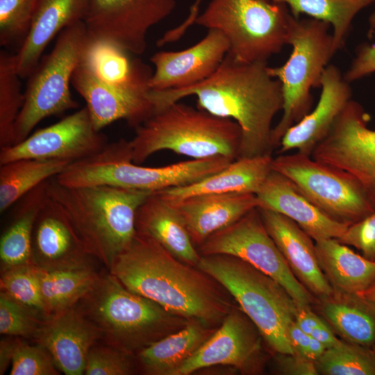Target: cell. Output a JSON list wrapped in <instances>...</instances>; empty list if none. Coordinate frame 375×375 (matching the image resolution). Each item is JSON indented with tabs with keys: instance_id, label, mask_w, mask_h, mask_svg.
<instances>
[{
	"instance_id": "33",
	"label": "cell",
	"mask_w": 375,
	"mask_h": 375,
	"mask_svg": "<svg viewBox=\"0 0 375 375\" xmlns=\"http://www.w3.org/2000/svg\"><path fill=\"white\" fill-rule=\"evenodd\" d=\"M71 162L22 158L0 165V212H4L41 183L56 177Z\"/></svg>"
},
{
	"instance_id": "16",
	"label": "cell",
	"mask_w": 375,
	"mask_h": 375,
	"mask_svg": "<svg viewBox=\"0 0 375 375\" xmlns=\"http://www.w3.org/2000/svg\"><path fill=\"white\" fill-rule=\"evenodd\" d=\"M262 340L256 326L237 304L174 375H190L213 366L229 367L245 374L259 372Z\"/></svg>"
},
{
	"instance_id": "43",
	"label": "cell",
	"mask_w": 375,
	"mask_h": 375,
	"mask_svg": "<svg viewBox=\"0 0 375 375\" xmlns=\"http://www.w3.org/2000/svg\"><path fill=\"white\" fill-rule=\"evenodd\" d=\"M337 240L360 250L365 258L375 260V212L349 225Z\"/></svg>"
},
{
	"instance_id": "10",
	"label": "cell",
	"mask_w": 375,
	"mask_h": 375,
	"mask_svg": "<svg viewBox=\"0 0 375 375\" xmlns=\"http://www.w3.org/2000/svg\"><path fill=\"white\" fill-rule=\"evenodd\" d=\"M88 38L84 21L62 31L53 49L28 76L24 102L16 121L13 144L26 139L44 119L77 108L69 85Z\"/></svg>"
},
{
	"instance_id": "9",
	"label": "cell",
	"mask_w": 375,
	"mask_h": 375,
	"mask_svg": "<svg viewBox=\"0 0 375 375\" xmlns=\"http://www.w3.org/2000/svg\"><path fill=\"white\" fill-rule=\"evenodd\" d=\"M292 17L285 4L270 0H210L194 23L221 31L237 60L267 62L287 44Z\"/></svg>"
},
{
	"instance_id": "1",
	"label": "cell",
	"mask_w": 375,
	"mask_h": 375,
	"mask_svg": "<svg viewBox=\"0 0 375 375\" xmlns=\"http://www.w3.org/2000/svg\"><path fill=\"white\" fill-rule=\"evenodd\" d=\"M267 67V62L240 61L228 52L215 73L201 83L181 89L151 90L154 112L194 95L197 108L240 126L238 158L272 156V124L283 109V99L281 83L269 74Z\"/></svg>"
},
{
	"instance_id": "36",
	"label": "cell",
	"mask_w": 375,
	"mask_h": 375,
	"mask_svg": "<svg viewBox=\"0 0 375 375\" xmlns=\"http://www.w3.org/2000/svg\"><path fill=\"white\" fill-rule=\"evenodd\" d=\"M14 54L0 52V149L13 144L16 121L24 102Z\"/></svg>"
},
{
	"instance_id": "47",
	"label": "cell",
	"mask_w": 375,
	"mask_h": 375,
	"mask_svg": "<svg viewBox=\"0 0 375 375\" xmlns=\"http://www.w3.org/2000/svg\"><path fill=\"white\" fill-rule=\"evenodd\" d=\"M322 321V319L310 310V306H297L294 322L306 333L310 335Z\"/></svg>"
},
{
	"instance_id": "2",
	"label": "cell",
	"mask_w": 375,
	"mask_h": 375,
	"mask_svg": "<svg viewBox=\"0 0 375 375\" xmlns=\"http://www.w3.org/2000/svg\"><path fill=\"white\" fill-rule=\"evenodd\" d=\"M130 291L189 320L218 327L237 305L227 290L197 266L181 261L136 232L108 270Z\"/></svg>"
},
{
	"instance_id": "19",
	"label": "cell",
	"mask_w": 375,
	"mask_h": 375,
	"mask_svg": "<svg viewBox=\"0 0 375 375\" xmlns=\"http://www.w3.org/2000/svg\"><path fill=\"white\" fill-rule=\"evenodd\" d=\"M72 85L86 103L92 122L98 131L119 119L136 128L154 112L149 91L122 90L99 81L80 62L74 72Z\"/></svg>"
},
{
	"instance_id": "37",
	"label": "cell",
	"mask_w": 375,
	"mask_h": 375,
	"mask_svg": "<svg viewBox=\"0 0 375 375\" xmlns=\"http://www.w3.org/2000/svg\"><path fill=\"white\" fill-rule=\"evenodd\" d=\"M315 365L318 374L324 375H375V353L370 347L341 340L326 349Z\"/></svg>"
},
{
	"instance_id": "52",
	"label": "cell",
	"mask_w": 375,
	"mask_h": 375,
	"mask_svg": "<svg viewBox=\"0 0 375 375\" xmlns=\"http://www.w3.org/2000/svg\"><path fill=\"white\" fill-rule=\"evenodd\" d=\"M201 0H195L194 4L190 8V12L194 14H199V5L201 3Z\"/></svg>"
},
{
	"instance_id": "41",
	"label": "cell",
	"mask_w": 375,
	"mask_h": 375,
	"mask_svg": "<svg viewBox=\"0 0 375 375\" xmlns=\"http://www.w3.org/2000/svg\"><path fill=\"white\" fill-rule=\"evenodd\" d=\"M135 355L99 342L90 350L85 375H132L138 374Z\"/></svg>"
},
{
	"instance_id": "30",
	"label": "cell",
	"mask_w": 375,
	"mask_h": 375,
	"mask_svg": "<svg viewBox=\"0 0 375 375\" xmlns=\"http://www.w3.org/2000/svg\"><path fill=\"white\" fill-rule=\"evenodd\" d=\"M315 249L319 266L334 290L358 294L375 285V260L335 238L315 242Z\"/></svg>"
},
{
	"instance_id": "48",
	"label": "cell",
	"mask_w": 375,
	"mask_h": 375,
	"mask_svg": "<svg viewBox=\"0 0 375 375\" xmlns=\"http://www.w3.org/2000/svg\"><path fill=\"white\" fill-rule=\"evenodd\" d=\"M0 342V374H4L11 365L13 354L19 338L6 336Z\"/></svg>"
},
{
	"instance_id": "6",
	"label": "cell",
	"mask_w": 375,
	"mask_h": 375,
	"mask_svg": "<svg viewBox=\"0 0 375 375\" xmlns=\"http://www.w3.org/2000/svg\"><path fill=\"white\" fill-rule=\"evenodd\" d=\"M233 160L215 156L162 167H144L133 162L129 140L120 139L108 143L90 157L71 162L56 179L69 187L103 185L155 193L197 182Z\"/></svg>"
},
{
	"instance_id": "11",
	"label": "cell",
	"mask_w": 375,
	"mask_h": 375,
	"mask_svg": "<svg viewBox=\"0 0 375 375\" xmlns=\"http://www.w3.org/2000/svg\"><path fill=\"white\" fill-rule=\"evenodd\" d=\"M272 169L292 181L316 206L351 225L375 212L358 182L349 174L296 152L273 158Z\"/></svg>"
},
{
	"instance_id": "28",
	"label": "cell",
	"mask_w": 375,
	"mask_h": 375,
	"mask_svg": "<svg viewBox=\"0 0 375 375\" xmlns=\"http://www.w3.org/2000/svg\"><path fill=\"white\" fill-rule=\"evenodd\" d=\"M272 159L270 155L239 158L197 182L155 193L169 201L206 194H256L272 170Z\"/></svg>"
},
{
	"instance_id": "34",
	"label": "cell",
	"mask_w": 375,
	"mask_h": 375,
	"mask_svg": "<svg viewBox=\"0 0 375 375\" xmlns=\"http://www.w3.org/2000/svg\"><path fill=\"white\" fill-rule=\"evenodd\" d=\"M38 269L41 297L47 318L74 306L91 289L100 274L94 267Z\"/></svg>"
},
{
	"instance_id": "24",
	"label": "cell",
	"mask_w": 375,
	"mask_h": 375,
	"mask_svg": "<svg viewBox=\"0 0 375 375\" xmlns=\"http://www.w3.org/2000/svg\"><path fill=\"white\" fill-rule=\"evenodd\" d=\"M183 217L198 248L210 235L235 222L258 207L256 194H206L169 201Z\"/></svg>"
},
{
	"instance_id": "53",
	"label": "cell",
	"mask_w": 375,
	"mask_h": 375,
	"mask_svg": "<svg viewBox=\"0 0 375 375\" xmlns=\"http://www.w3.org/2000/svg\"><path fill=\"white\" fill-rule=\"evenodd\" d=\"M372 350L374 351L375 353V344H374V346L372 347Z\"/></svg>"
},
{
	"instance_id": "5",
	"label": "cell",
	"mask_w": 375,
	"mask_h": 375,
	"mask_svg": "<svg viewBox=\"0 0 375 375\" xmlns=\"http://www.w3.org/2000/svg\"><path fill=\"white\" fill-rule=\"evenodd\" d=\"M135 129L129 142L136 164L165 150L192 159L238 158L242 135L237 122L179 101L155 111Z\"/></svg>"
},
{
	"instance_id": "31",
	"label": "cell",
	"mask_w": 375,
	"mask_h": 375,
	"mask_svg": "<svg viewBox=\"0 0 375 375\" xmlns=\"http://www.w3.org/2000/svg\"><path fill=\"white\" fill-rule=\"evenodd\" d=\"M49 180L33 189L15 203L12 219L1 236V272L33 264V231L38 215L48 197Z\"/></svg>"
},
{
	"instance_id": "18",
	"label": "cell",
	"mask_w": 375,
	"mask_h": 375,
	"mask_svg": "<svg viewBox=\"0 0 375 375\" xmlns=\"http://www.w3.org/2000/svg\"><path fill=\"white\" fill-rule=\"evenodd\" d=\"M229 49L228 40L221 31L208 29L206 37L190 48L157 52L150 58L155 72L149 88L181 89L201 83L215 73Z\"/></svg>"
},
{
	"instance_id": "15",
	"label": "cell",
	"mask_w": 375,
	"mask_h": 375,
	"mask_svg": "<svg viewBox=\"0 0 375 375\" xmlns=\"http://www.w3.org/2000/svg\"><path fill=\"white\" fill-rule=\"evenodd\" d=\"M108 143L106 136L95 128L85 106L19 143L1 148L0 165L22 158L73 162L98 153Z\"/></svg>"
},
{
	"instance_id": "50",
	"label": "cell",
	"mask_w": 375,
	"mask_h": 375,
	"mask_svg": "<svg viewBox=\"0 0 375 375\" xmlns=\"http://www.w3.org/2000/svg\"><path fill=\"white\" fill-rule=\"evenodd\" d=\"M326 349V348L322 343L312 337L310 338L308 347L309 358L310 360L316 362L324 353Z\"/></svg>"
},
{
	"instance_id": "38",
	"label": "cell",
	"mask_w": 375,
	"mask_h": 375,
	"mask_svg": "<svg viewBox=\"0 0 375 375\" xmlns=\"http://www.w3.org/2000/svg\"><path fill=\"white\" fill-rule=\"evenodd\" d=\"M1 291L41 317L48 319L41 297L38 267L22 265L1 272Z\"/></svg>"
},
{
	"instance_id": "12",
	"label": "cell",
	"mask_w": 375,
	"mask_h": 375,
	"mask_svg": "<svg viewBox=\"0 0 375 375\" xmlns=\"http://www.w3.org/2000/svg\"><path fill=\"white\" fill-rule=\"evenodd\" d=\"M201 256L238 257L281 284L297 306H310L314 297L295 277L268 233L258 208L210 235L198 248Z\"/></svg>"
},
{
	"instance_id": "32",
	"label": "cell",
	"mask_w": 375,
	"mask_h": 375,
	"mask_svg": "<svg viewBox=\"0 0 375 375\" xmlns=\"http://www.w3.org/2000/svg\"><path fill=\"white\" fill-rule=\"evenodd\" d=\"M321 310L346 341L372 348L375 344V306L357 294L334 290L319 299Z\"/></svg>"
},
{
	"instance_id": "14",
	"label": "cell",
	"mask_w": 375,
	"mask_h": 375,
	"mask_svg": "<svg viewBox=\"0 0 375 375\" xmlns=\"http://www.w3.org/2000/svg\"><path fill=\"white\" fill-rule=\"evenodd\" d=\"M175 6L176 0H89L84 23L89 36L140 55L146 49L149 29Z\"/></svg>"
},
{
	"instance_id": "26",
	"label": "cell",
	"mask_w": 375,
	"mask_h": 375,
	"mask_svg": "<svg viewBox=\"0 0 375 375\" xmlns=\"http://www.w3.org/2000/svg\"><path fill=\"white\" fill-rule=\"evenodd\" d=\"M128 51L104 39L89 36L80 62L105 84L122 90L148 92L153 75L150 67L132 58Z\"/></svg>"
},
{
	"instance_id": "23",
	"label": "cell",
	"mask_w": 375,
	"mask_h": 375,
	"mask_svg": "<svg viewBox=\"0 0 375 375\" xmlns=\"http://www.w3.org/2000/svg\"><path fill=\"white\" fill-rule=\"evenodd\" d=\"M258 207L296 222L315 242L340 238L349 225L332 218L312 203L289 178L272 170L256 194Z\"/></svg>"
},
{
	"instance_id": "4",
	"label": "cell",
	"mask_w": 375,
	"mask_h": 375,
	"mask_svg": "<svg viewBox=\"0 0 375 375\" xmlns=\"http://www.w3.org/2000/svg\"><path fill=\"white\" fill-rule=\"evenodd\" d=\"M74 306L99 331L100 342L134 355L190 321L130 291L109 271Z\"/></svg>"
},
{
	"instance_id": "3",
	"label": "cell",
	"mask_w": 375,
	"mask_h": 375,
	"mask_svg": "<svg viewBox=\"0 0 375 375\" xmlns=\"http://www.w3.org/2000/svg\"><path fill=\"white\" fill-rule=\"evenodd\" d=\"M47 190L89 253L108 271L133 241L138 209L151 194L112 185L69 187L55 177L49 181Z\"/></svg>"
},
{
	"instance_id": "40",
	"label": "cell",
	"mask_w": 375,
	"mask_h": 375,
	"mask_svg": "<svg viewBox=\"0 0 375 375\" xmlns=\"http://www.w3.org/2000/svg\"><path fill=\"white\" fill-rule=\"evenodd\" d=\"M45 320L1 291V335L35 340Z\"/></svg>"
},
{
	"instance_id": "20",
	"label": "cell",
	"mask_w": 375,
	"mask_h": 375,
	"mask_svg": "<svg viewBox=\"0 0 375 375\" xmlns=\"http://www.w3.org/2000/svg\"><path fill=\"white\" fill-rule=\"evenodd\" d=\"M321 93L316 107L283 136L278 153L297 149L310 156L315 147L331 131L336 119L351 99V89L338 67L328 65L321 80Z\"/></svg>"
},
{
	"instance_id": "27",
	"label": "cell",
	"mask_w": 375,
	"mask_h": 375,
	"mask_svg": "<svg viewBox=\"0 0 375 375\" xmlns=\"http://www.w3.org/2000/svg\"><path fill=\"white\" fill-rule=\"evenodd\" d=\"M135 228L177 259L197 267L201 255L183 217L174 205L158 193L150 194L138 209Z\"/></svg>"
},
{
	"instance_id": "49",
	"label": "cell",
	"mask_w": 375,
	"mask_h": 375,
	"mask_svg": "<svg viewBox=\"0 0 375 375\" xmlns=\"http://www.w3.org/2000/svg\"><path fill=\"white\" fill-rule=\"evenodd\" d=\"M310 335L322 343L326 349L337 345L341 341L336 338L332 329L323 319Z\"/></svg>"
},
{
	"instance_id": "25",
	"label": "cell",
	"mask_w": 375,
	"mask_h": 375,
	"mask_svg": "<svg viewBox=\"0 0 375 375\" xmlns=\"http://www.w3.org/2000/svg\"><path fill=\"white\" fill-rule=\"evenodd\" d=\"M89 0H38L30 31L14 54L17 72L28 77L54 37L84 21Z\"/></svg>"
},
{
	"instance_id": "17",
	"label": "cell",
	"mask_w": 375,
	"mask_h": 375,
	"mask_svg": "<svg viewBox=\"0 0 375 375\" xmlns=\"http://www.w3.org/2000/svg\"><path fill=\"white\" fill-rule=\"evenodd\" d=\"M31 249L33 265L45 270L94 267L96 260L66 214L49 194L34 224Z\"/></svg>"
},
{
	"instance_id": "42",
	"label": "cell",
	"mask_w": 375,
	"mask_h": 375,
	"mask_svg": "<svg viewBox=\"0 0 375 375\" xmlns=\"http://www.w3.org/2000/svg\"><path fill=\"white\" fill-rule=\"evenodd\" d=\"M19 338L10 365V375H58L53 358L42 345L30 344Z\"/></svg>"
},
{
	"instance_id": "8",
	"label": "cell",
	"mask_w": 375,
	"mask_h": 375,
	"mask_svg": "<svg viewBox=\"0 0 375 375\" xmlns=\"http://www.w3.org/2000/svg\"><path fill=\"white\" fill-rule=\"evenodd\" d=\"M329 28L322 21L293 17L287 35V44L292 47L289 58L281 67H267L269 74L280 81L283 99L282 117L272 132L274 149L312 110L311 90L320 86L322 74L335 53Z\"/></svg>"
},
{
	"instance_id": "35",
	"label": "cell",
	"mask_w": 375,
	"mask_h": 375,
	"mask_svg": "<svg viewBox=\"0 0 375 375\" xmlns=\"http://www.w3.org/2000/svg\"><path fill=\"white\" fill-rule=\"evenodd\" d=\"M284 3L292 15L299 18L306 14L311 18L326 22L333 28L335 52L343 47L352 21L374 0H270Z\"/></svg>"
},
{
	"instance_id": "44",
	"label": "cell",
	"mask_w": 375,
	"mask_h": 375,
	"mask_svg": "<svg viewBox=\"0 0 375 375\" xmlns=\"http://www.w3.org/2000/svg\"><path fill=\"white\" fill-rule=\"evenodd\" d=\"M370 24L375 27V13L370 19ZM375 72V43L365 44L358 47L356 56L344 77L349 83Z\"/></svg>"
},
{
	"instance_id": "45",
	"label": "cell",
	"mask_w": 375,
	"mask_h": 375,
	"mask_svg": "<svg viewBox=\"0 0 375 375\" xmlns=\"http://www.w3.org/2000/svg\"><path fill=\"white\" fill-rule=\"evenodd\" d=\"M276 366L283 374L315 375L319 374L315 362L296 353H276Z\"/></svg>"
},
{
	"instance_id": "46",
	"label": "cell",
	"mask_w": 375,
	"mask_h": 375,
	"mask_svg": "<svg viewBox=\"0 0 375 375\" xmlns=\"http://www.w3.org/2000/svg\"><path fill=\"white\" fill-rule=\"evenodd\" d=\"M288 338L294 353L310 359L308 347L311 336L303 331L294 320L288 327Z\"/></svg>"
},
{
	"instance_id": "22",
	"label": "cell",
	"mask_w": 375,
	"mask_h": 375,
	"mask_svg": "<svg viewBox=\"0 0 375 375\" xmlns=\"http://www.w3.org/2000/svg\"><path fill=\"white\" fill-rule=\"evenodd\" d=\"M258 208L268 233L297 280L319 299L332 294L334 290L319 266L312 238L286 216Z\"/></svg>"
},
{
	"instance_id": "13",
	"label": "cell",
	"mask_w": 375,
	"mask_h": 375,
	"mask_svg": "<svg viewBox=\"0 0 375 375\" xmlns=\"http://www.w3.org/2000/svg\"><path fill=\"white\" fill-rule=\"evenodd\" d=\"M360 103L351 99L310 156L344 171L360 185L375 209V130Z\"/></svg>"
},
{
	"instance_id": "7",
	"label": "cell",
	"mask_w": 375,
	"mask_h": 375,
	"mask_svg": "<svg viewBox=\"0 0 375 375\" xmlns=\"http://www.w3.org/2000/svg\"><path fill=\"white\" fill-rule=\"evenodd\" d=\"M197 267L227 290L273 352L294 353L288 329L297 305L281 284L231 255L201 256Z\"/></svg>"
},
{
	"instance_id": "29",
	"label": "cell",
	"mask_w": 375,
	"mask_h": 375,
	"mask_svg": "<svg viewBox=\"0 0 375 375\" xmlns=\"http://www.w3.org/2000/svg\"><path fill=\"white\" fill-rule=\"evenodd\" d=\"M217 328L199 320H190L182 328L138 352V372L144 375H174Z\"/></svg>"
},
{
	"instance_id": "39",
	"label": "cell",
	"mask_w": 375,
	"mask_h": 375,
	"mask_svg": "<svg viewBox=\"0 0 375 375\" xmlns=\"http://www.w3.org/2000/svg\"><path fill=\"white\" fill-rule=\"evenodd\" d=\"M38 2V0H0L1 46H22L30 31Z\"/></svg>"
},
{
	"instance_id": "21",
	"label": "cell",
	"mask_w": 375,
	"mask_h": 375,
	"mask_svg": "<svg viewBox=\"0 0 375 375\" xmlns=\"http://www.w3.org/2000/svg\"><path fill=\"white\" fill-rule=\"evenodd\" d=\"M34 341L47 349L59 371L66 375H82L88 354L101 341V334L73 306L47 319Z\"/></svg>"
},
{
	"instance_id": "51",
	"label": "cell",
	"mask_w": 375,
	"mask_h": 375,
	"mask_svg": "<svg viewBox=\"0 0 375 375\" xmlns=\"http://www.w3.org/2000/svg\"><path fill=\"white\" fill-rule=\"evenodd\" d=\"M375 306V285L357 294Z\"/></svg>"
}]
</instances>
